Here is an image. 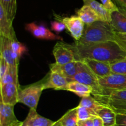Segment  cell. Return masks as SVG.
<instances>
[{
  "label": "cell",
  "instance_id": "6",
  "mask_svg": "<svg viewBox=\"0 0 126 126\" xmlns=\"http://www.w3.org/2000/svg\"><path fill=\"white\" fill-rule=\"evenodd\" d=\"M57 19L65 25L67 30L76 41H79L81 39L84 30L85 24L78 16H71L70 17H61L57 16Z\"/></svg>",
  "mask_w": 126,
  "mask_h": 126
},
{
  "label": "cell",
  "instance_id": "26",
  "mask_svg": "<svg viewBox=\"0 0 126 126\" xmlns=\"http://www.w3.org/2000/svg\"><path fill=\"white\" fill-rule=\"evenodd\" d=\"M77 108V116L78 120H86L94 119L98 116L97 114L93 110L82 106H78Z\"/></svg>",
  "mask_w": 126,
  "mask_h": 126
},
{
  "label": "cell",
  "instance_id": "15",
  "mask_svg": "<svg viewBox=\"0 0 126 126\" xmlns=\"http://www.w3.org/2000/svg\"><path fill=\"white\" fill-rule=\"evenodd\" d=\"M54 122L37 113L36 109H30L27 117L20 126H52Z\"/></svg>",
  "mask_w": 126,
  "mask_h": 126
},
{
  "label": "cell",
  "instance_id": "14",
  "mask_svg": "<svg viewBox=\"0 0 126 126\" xmlns=\"http://www.w3.org/2000/svg\"><path fill=\"white\" fill-rule=\"evenodd\" d=\"M82 61L88 65L98 79L105 77L112 74L110 64L108 63L91 59H84Z\"/></svg>",
  "mask_w": 126,
  "mask_h": 126
},
{
  "label": "cell",
  "instance_id": "12",
  "mask_svg": "<svg viewBox=\"0 0 126 126\" xmlns=\"http://www.w3.org/2000/svg\"><path fill=\"white\" fill-rule=\"evenodd\" d=\"M25 30L30 32L34 37L39 39L54 40H62V38L57 35L54 34L50 30L43 25H37L34 23H27L25 25Z\"/></svg>",
  "mask_w": 126,
  "mask_h": 126
},
{
  "label": "cell",
  "instance_id": "3",
  "mask_svg": "<svg viewBox=\"0 0 126 126\" xmlns=\"http://www.w3.org/2000/svg\"><path fill=\"white\" fill-rule=\"evenodd\" d=\"M71 81L78 82L91 86L95 98L103 103V92L99 85L98 78L82 61H77V72Z\"/></svg>",
  "mask_w": 126,
  "mask_h": 126
},
{
  "label": "cell",
  "instance_id": "13",
  "mask_svg": "<svg viewBox=\"0 0 126 126\" xmlns=\"http://www.w3.org/2000/svg\"><path fill=\"white\" fill-rule=\"evenodd\" d=\"M43 83L44 90L52 88L57 90H65L69 81L63 75L59 73L50 72L49 77Z\"/></svg>",
  "mask_w": 126,
  "mask_h": 126
},
{
  "label": "cell",
  "instance_id": "24",
  "mask_svg": "<svg viewBox=\"0 0 126 126\" xmlns=\"http://www.w3.org/2000/svg\"><path fill=\"white\" fill-rule=\"evenodd\" d=\"M59 120L62 126H78L77 108L75 107L69 110Z\"/></svg>",
  "mask_w": 126,
  "mask_h": 126
},
{
  "label": "cell",
  "instance_id": "39",
  "mask_svg": "<svg viewBox=\"0 0 126 126\" xmlns=\"http://www.w3.org/2000/svg\"><path fill=\"white\" fill-rule=\"evenodd\" d=\"M119 11L124 15V16L126 17V10H124V9H119Z\"/></svg>",
  "mask_w": 126,
  "mask_h": 126
},
{
  "label": "cell",
  "instance_id": "4",
  "mask_svg": "<svg viewBox=\"0 0 126 126\" xmlns=\"http://www.w3.org/2000/svg\"><path fill=\"white\" fill-rule=\"evenodd\" d=\"M103 92V103L106 105L107 98L113 91L126 90V75L112 73L110 75L98 79Z\"/></svg>",
  "mask_w": 126,
  "mask_h": 126
},
{
  "label": "cell",
  "instance_id": "27",
  "mask_svg": "<svg viewBox=\"0 0 126 126\" xmlns=\"http://www.w3.org/2000/svg\"><path fill=\"white\" fill-rule=\"evenodd\" d=\"M11 47L15 59L19 63L21 56L26 51L25 46L23 44L20 43L17 38H15L11 40Z\"/></svg>",
  "mask_w": 126,
  "mask_h": 126
},
{
  "label": "cell",
  "instance_id": "33",
  "mask_svg": "<svg viewBox=\"0 0 126 126\" xmlns=\"http://www.w3.org/2000/svg\"><path fill=\"white\" fill-rule=\"evenodd\" d=\"M116 126H126V112L116 114Z\"/></svg>",
  "mask_w": 126,
  "mask_h": 126
},
{
  "label": "cell",
  "instance_id": "9",
  "mask_svg": "<svg viewBox=\"0 0 126 126\" xmlns=\"http://www.w3.org/2000/svg\"><path fill=\"white\" fill-rule=\"evenodd\" d=\"M106 105L116 114L126 112V90L112 92L107 98Z\"/></svg>",
  "mask_w": 126,
  "mask_h": 126
},
{
  "label": "cell",
  "instance_id": "7",
  "mask_svg": "<svg viewBox=\"0 0 126 126\" xmlns=\"http://www.w3.org/2000/svg\"><path fill=\"white\" fill-rule=\"evenodd\" d=\"M53 54L55 59V63L61 65L76 61L75 53L70 44L60 42H57L54 46Z\"/></svg>",
  "mask_w": 126,
  "mask_h": 126
},
{
  "label": "cell",
  "instance_id": "32",
  "mask_svg": "<svg viewBox=\"0 0 126 126\" xmlns=\"http://www.w3.org/2000/svg\"><path fill=\"white\" fill-rule=\"evenodd\" d=\"M51 28L52 30L55 31V32H57V33L62 32L64 30L66 29L65 25L63 22H60V21H54V22H52Z\"/></svg>",
  "mask_w": 126,
  "mask_h": 126
},
{
  "label": "cell",
  "instance_id": "18",
  "mask_svg": "<svg viewBox=\"0 0 126 126\" xmlns=\"http://www.w3.org/2000/svg\"><path fill=\"white\" fill-rule=\"evenodd\" d=\"M82 1L84 5H87L94 10L95 12L98 15L101 21L111 23V12L108 11L102 4L97 2L95 0H82Z\"/></svg>",
  "mask_w": 126,
  "mask_h": 126
},
{
  "label": "cell",
  "instance_id": "20",
  "mask_svg": "<svg viewBox=\"0 0 126 126\" xmlns=\"http://www.w3.org/2000/svg\"><path fill=\"white\" fill-rule=\"evenodd\" d=\"M65 90L71 91L82 98L89 96L92 93V88L91 86L76 81L70 82Z\"/></svg>",
  "mask_w": 126,
  "mask_h": 126
},
{
  "label": "cell",
  "instance_id": "22",
  "mask_svg": "<svg viewBox=\"0 0 126 126\" xmlns=\"http://www.w3.org/2000/svg\"><path fill=\"white\" fill-rule=\"evenodd\" d=\"M110 23L116 33H126V17L119 10L111 12Z\"/></svg>",
  "mask_w": 126,
  "mask_h": 126
},
{
  "label": "cell",
  "instance_id": "35",
  "mask_svg": "<svg viewBox=\"0 0 126 126\" xmlns=\"http://www.w3.org/2000/svg\"><path fill=\"white\" fill-rule=\"evenodd\" d=\"M94 119H89L86 120H78V126H94Z\"/></svg>",
  "mask_w": 126,
  "mask_h": 126
},
{
  "label": "cell",
  "instance_id": "5",
  "mask_svg": "<svg viewBox=\"0 0 126 126\" xmlns=\"http://www.w3.org/2000/svg\"><path fill=\"white\" fill-rule=\"evenodd\" d=\"M43 82L35 83L20 88L18 91V103H22L30 109H36L39 98L44 90Z\"/></svg>",
  "mask_w": 126,
  "mask_h": 126
},
{
  "label": "cell",
  "instance_id": "36",
  "mask_svg": "<svg viewBox=\"0 0 126 126\" xmlns=\"http://www.w3.org/2000/svg\"><path fill=\"white\" fill-rule=\"evenodd\" d=\"M118 9L126 10V0H113Z\"/></svg>",
  "mask_w": 126,
  "mask_h": 126
},
{
  "label": "cell",
  "instance_id": "34",
  "mask_svg": "<svg viewBox=\"0 0 126 126\" xmlns=\"http://www.w3.org/2000/svg\"><path fill=\"white\" fill-rule=\"evenodd\" d=\"M102 4L111 12L118 11L119 9L111 0H100Z\"/></svg>",
  "mask_w": 126,
  "mask_h": 126
},
{
  "label": "cell",
  "instance_id": "23",
  "mask_svg": "<svg viewBox=\"0 0 126 126\" xmlns=\"http://www.w3.org/2000/svg\"><path fill=\"white\" fill-rule=\"evenodd\" d=\"M0 5L3 7L8 19L13 22L17 12V0H0Z\"/></svg>",
  "mask_w": 126,
  "mask_h": 126
},
{
  "label": "cell",
  "instance_id": "28",
  "mask_svg": "<svg viewBox=\"0 0 126 126\" xmlns=\"http://www.w3.org/2000/svg\"><path fill=\"white\" fill-rule=\"evenodd\" d=\"M16 84L19 85L18 79V72L12 70L11 68H9L8 71L4 77L1 79V85L7 84Z\"/></svg>",
  "mask_w": 126,
  "mask_h": 126
},
{
  "label": "cell",
  "instance_id": "11",
  "mask_svg": "<svg viewBox=\"0 0 126 126\" xmlns=\"http://www.w3.org/2000/svg\"><path fill=\"white\" fill-rule=\"evenodd\" d=\"M14 106L6 105L0 101V126H20L18 121L14 112Z\"/></svg>",
  "mask_w": 126,
  "mask_h": 126
},
{
  "label": "cell",
  "instance_id": "19",
  "mask_svg": "<svg viewBox=\"0 0 126 126\" xmlns=\"http://www.w3.org/2000/svg\"><path fill=\"white\" fill-rule=\"evenodd\" d=\"M76 14L85 25L91 24L97 21H101L94 10L87 5H84L81 8L77 10Z\"/></svg>",
  "mask_w": 126,
  "mask_h": 126
},
{
  "label": "cell",
  "instance_id": "8",
  "mask_svg": "<svg viewBox=\"0 0 126 126\" xmlns=\"http://www.w3.org/2000/svg\"><path fill=\"white\" fill-rule=\"evenodd\" d=\"M0 56L6 61L9 67L14 71L18 72L19 63L14 57L11 47V40L2 35H0Z\"/></svg>",
  "mask_w": 126,
  "mask_h": 126
},
{
  "label": "cell",
  "instance_id": "17",
  "mask_svg": "<svg viewBox=\"0 0 126 126\" xmlns=\"http://www.w3.org/2000/svg\"><path fill=\"white\" fill-rule=\"evenodd\" d=\"M12 23V22L7 18L3 7L0 5V35L9 38L11 40L17 38Z\"/></svg>",
  "mask_w": 126,
  "mask_h": 126
},
{
  "label": "cell",
  "instance_id": "16",
  "mask_svg": "<svg viewBox=\"0 0 126 126\" xmlns=\"http://www.w3.org/2000/svg\"><path fill=\"white\" fill-rule=\"evenodd\" d=\"M50 72L59 73L63 75L70 82L77 72V61H74L63 65L54 63L50 65Z\"/></svg>",
  "mask_w": 126,
  "mask_h": 126
},
{
  "label": "cell",
  "instance_id": "31",
  "mask_svg": "<svg viewBox=\"0 0 126 126\" xmlns=\"http://www.w3.org/2000/svg\"><path fill=\"white\" fill-rule=\"evenodd\" d=\"M9 68V65L6 61L3 58L0 56V79L3 77L4 75L7 73Z\"/></svg>",
  "mask_w": 126,
  "mask_h": 126
},
{
  "label": "cell",
  "instance_id": "25",
  "mask_svg": "<svg viewBox=\"0 0 126 126\" xmlns=\"http://www.w3.org/2000/svg\"><path fill=\"white\" fill-rule=\"evenodd\" d=\"M103 105H104L102 103L100 102L97 99L89 95V96L82 98V100L80 101L79 104L78 105V106L87 107V108H89L94 111L97 113V111L100 107H102Z\"/></svg>",
  "mask_w": 126,
  "mask_h": 126
},
{
  "label": "cell",
  "instance_id": "1",
  "mask_svg": "<svg viewBox=\"0 0 126 126\" xmlns=\"http://www.w3.org/2000/svg\"><path fill=\"white\" fill-rule=\"evenodd\" d=\"M76 61L91 59L111 64L126 58V52L114 41L91 44L76 43L70 44Z\"/></svg>",
  "mask_w": 126,
  "mask_h": 126
},
{
  "label": "cell",
  "instance_id": "10",
  "mask_svg": "<svg viewBox=\"0 0 126 126\" xmlns=\"http://www.w3.org/2000/svg\"><path fill=\"white\" fill-rule=\"evenodd\" d=\"M20 90V85L16 84H7L1 85V99L6 105L15 106L18 103V91Z\"/></svg>",
  "mask_w": 126,
  "mask_h": 126
},
{
  "label": "cell",
  "instance_id": "29",
  "mask_svg": "<svg viewBox=\"0 0 126 126\" xmlns=\"http://www.w3.org/2000/svg\"><path fill=\"white\" fill-rule=\"evenodd\" d=\"M112 73L126 75V58L110 64Z\"/></svg>",
  "mask_w": 126,
  "mask_h": 126
},
{
  "label": "cell",
  "instance_id": "21",
  "mask_svg": "<svg viewBox=\"0 0 126 126\" xmlns=\"http://www.w3.org/2000/svg\"><path fill=\"white\" fill-rule=\"evenodd\" d=\"M98 117L104 123V126H116V113L107 105H103L97 111Z\"/></svg>",
  "mask_w": 126,
  "mask_h": 126
},
{
  "label": "cell",
  "instance_id": "37",
  "mask_svg": "<svg viewBox=\"0 0 126 126\" xmlns=\"http://www.w3.org/2000/svg\"><path fill=\"white\" fill-rule=\"evenodd\" d=\"M94 126H104V123L102 119L98 116L94 118Z\"/></svg>",
  "mask_w": 126,
  "mask_h": 126
},
{
  "label": "cell",
  "instance_id": "30",
  "mask_svg": "<svg viewBox=\"0 0 126 126\" xmlns=\"http://www.w3.org/2000/svg\"><path fill=\"white\" fill-rule=\"evenodd\" d=\"M114 42H116L121 48L126 52V33H116Z\"/></svg>",
  "mask_w": 126,
  "mask_h": 126
},
{
  "label": "cell",
  "instance_id": "2",
  "mask_svg": "<svg viewBox=\"0 0 126 126\" xmlns=\"http://www.w3.org/2000/svg\"><path fill=\"white\" fill-rule=\"evenodd\" d=\"M116 32L110 23L97 21L94 23L86 25L83 35L76 43L81 44H91L114 41Z\"/></svg>",
  "mask_w": 126,
  "mask_h": 126
},
{
  "label": "cell",
  "instance_id": "38",
  "mask_svg": "<svg viewBox=\"0 0 126 126\" xmlns=\"http://www.w3.org/2000/svg\"><path fill=\"white\" fill-rule=\"evenodd\" d=\"M52 126H62L60 121H59V120H58V121H55V122H54V124H53Z\"/></svg>",
  "mask_w": 126,
  "mask_h": 126
}]
</instances>
